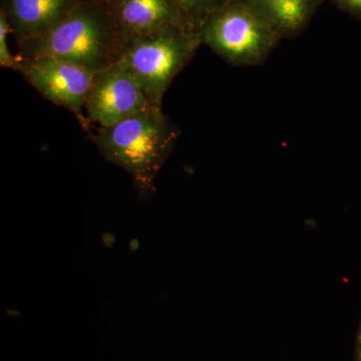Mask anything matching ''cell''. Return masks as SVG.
Returning a JSON list of instances; mask_svg holds the SVG:
<instances>
[{
    "label": "cell",
    "instance_id": "obj_1",
    "mask_svg": "<svg viewBox=\"0 0 361 361\" xmlns=\"http://www.w3.org/2000/svg\"><path fill=\"white\" fill-rule=\"evenodd\" d=\"M161 108L149 106L92 135L99 155L130 175L140 200L155 194L156 180L180 137Z\"/></svg>",
    "mask_w": 361,
    "mask_h": 361
},
{
    "label": "cell",
    "instance_id": "obj_2",
    "mask_svg": "<svg viewBox=\"0 0 361 361\" xmlns=\"http://www.w3.org/2000/svg\"><path fill=\"white\" fill-rule=\"evenodd\" d=\"M122 42L109 0H80L49 32L18 45L21 58L54 56L97 73L120 59Z\"/></svg>",
    "mask_w": 361,
    "mask_h": 361
},
{
    "label": "cell",
    "instance_id": "obj_3",
    "mask_svg": "<svg viewBox=\"0 0 361 361\" xmlns=\"http://www.w3.org/2000/svg\"><path fill=\"white\" fill-rule=\"evenodd\" d=\"M202 44L199 30L167 25L149 32L123 35L120 59L139 82L152 106L163 97Z\"/></svg>",
    "mask_w": 361,
    "mask_h": 361
},
{
    "label": "cell",
    "instance_id": "obj_4",
    "mask_svg": "<svg viewBox=\"0 0 361 361\" xmlns=\"http://www.w3.org/2000/svg\"><path fill=\"white\" fill-rule=\"evenodd\" d=\"M199 33L202 44L235 66L263 65L282 40L244 0H228L206 18Z\"/></svg>",
    "mask_w": 361,
    "mask_h": 361
},
{
    "label": "cell",
    "instance_id": "obj_5",
    "mask_svg": "<svg viewBox=\"0 0 361 361\" xmlns=\"http://www.w3.org/2000/svg\"><path fill=\"white\" fill-rule=\"evenodd\" d=\"M18 73L47 101L85 122L82 111L96 73L54 56L23 58Z\"/></svg>",
    "mask_w": 361,
    "mask_h": 361
},
{
    "label": "cell",
    "instance_id": "obj_6",
    "mask_svg": "<svg viewBox=\"0 0 361 361\" xmlns=\"http://www.w3.org/2000/svg\"><path fill=\"white\" fill-rule=\"evenodd\" d=\"M152 106L134 75L116 61L94 73L85 110L90 122L110 127Z\"/></svg>",
    "mask_w": 361,
    "mask_h": 361
},
{
    "label": "cell",
    "instance_id": "obj_7",
    "mask_svg": "<svg viewBox=\"0 0 361 361\" xmlns=\"http://www.w3.org/2000/svg\"><path fill=\"white\" fill-rule=\"evenodd\" d=\"M80 0H1L18 44L37 39L58 25Z\"/></svg>",
    "mask_w": 361,
    "mask_h": 361
},
{
    "label": "cell",
    "instance_id": "obj_8",
    "mask_svg": "<svg viewBox=\"0 0 361 361\" xmlns=\"http://www.w3.org/2000/svg\"><path fill=\"white\" fill-rule=\"evenodd\" d=\"M109 7L123 35L149 32L167 25L193 28L171 0H109Z\"/></svg>",
    "mask_w": 361,
    "mask_h": 361
},
{
    "label": "cell",
    "instance_id": "obj_9",
    "mask_svg": "<svg viewBox=\"0 0 361 361\" xmlns=\"http://www.w3.org/2000/svg\"><path fill=\"white\" fill-rule=\"evenodd\" d=\"M282 39H295L310 25L324 0H244Z\"/></svg>",
    "mask_w": 361,
    "mask_h": 361
},
{
    "label": "cell",
    "instance_id": "obj_10",
    "mask_svg": "<svg viewBox=\"0 0 361 361\" xmlns=\"http://www.w3.org/2000/svg\"><path fill=\"white\" fill-rule=\"evenodd\" d=\"M187 21L188 25L199 30L202 23L216 9L228 0H171Z\"/></svg>",
    "mask_w": 361,
    "mask_h": 361
},
{
    "label": "cell",
    "instance_id": "obj_11",
    "mask_svg": "<svg viewBox=\"0 0 361 361\" xmlns=\"http://www.w3.org/2000/svg\"><path fill=\"white\" fill-rule=\"evenodd\" d=\"M9 32H13L11 25L7 21L6 14L0 11V66L18 71L23 58L20 56H14L9 51L7 44V35Z\"/></svg>",
    "mask_w": 361,
    "mask_h": 361
},
{
    "label": "cell",
    "instance_id": "obj_12",
    "mask_svg": "<svg viewBox=\"0 0 361 361\" xmlns=\"http://www.w3.org/2000/svg\"><path fill=\"white\" fill-rule=\"evenodd\" d=\"M344 13L361 20V0H331Z\"/></svg>",
    "mask_w": 361,
    "mask_h": 361
},
{
    "label": "cell",
    "instance_id": "obj_13",
    "mask_svg": "<svg viewBox=\"0 0 361 361\" xmlns=\"http://www.w3.org/2000/svg\"><path fill=\"white\" fill-rule=\"evenodd\" d=\"M357 353H358V360H360V361H361V337L360 339V344H358Z\"/></svg>",
    "mask_w": 361,
    "mask_h": 361
}]
</instances>
